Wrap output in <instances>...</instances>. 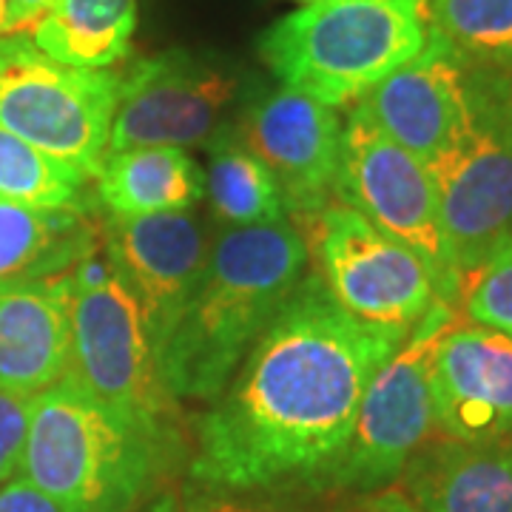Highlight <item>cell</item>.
<instances>
[{"label": "cell", "instance_id": "d6986e66", "mask_svg": "<svg viewBox=\"0 0 512 512\" xmlns=\"http://www.w3.org/2000/svg\"><path fill=\"white\" fill-rule=\"evenodd\" d=\"M100 245L89 211L0 200V282L72 274Z\"/></svg>", "mask_w": 512, "mask_h": 512}, {"label": "cell", "instance_id": "52a82bcc", "mask_svg": "<svg viewBox=\"0 0 512 512\" xmlns=\"http://www.w3.org/2000/svg\"><path fill=\"white\" fill-rule=\"evenodd\" d=\"M120 74L74 69L29 32L0 37V128L94 183L109 154Z\"/></svg>", "mask_w": 512, "mask_h": 512}, {"label": "cell", "instance_id": "cb8c5ba5", "mask_svg": "<svg viewBox=\"0 0 512 512\" xmlns=\"http://www.w3.org/2000/svg\"><path fill=\"white\" fill-rule=\"evenodd\" d=\"M464 316L476 325L498 330L512 339V242L461 285Z\"/></svg>", "mask_w": 512, "mask_h": 512}, {"label": "cell", "instance_id": "f546056e", "mask_svg": "<svg viewBox=\"0 0 512 512\" xmlns=\"http://www.w3.org/2000/svg\"><path fill=\"white\" fill-rule=\"evenodd\" d=\"M6 9H9V0H0V37H3V23H6Z\"/></svg>", "mask_w": 512, "mask_h": 512}, {"label": "cell", "instance_id": "5b68a950", "mask_svg": "<svg viewBox=\"0 0 512 512\" xmlns=\"http://www.w3.org/2000/svg\"><path fill=\"white\" fill-rule=\"evenodd\" d=\"M461 285L512 242V77L470 66L467 117L427 165Z\"/></svg>", "mask_w": 512, "mask_h": 512}, {"label": "cell", "instance_id": "4dcf8cb0", "mask_svg": "<svg viewBox=\"0 0 512 512\" xmlns=\"http://www.w3.org/2000/svg\"><path fill=\"white\" fill-rule=\"evenodd\" d=\"M151 512H177V510H174V501H163V504H157Z\"/></svg>", "mask_w": 512, "mask_h": 512}, {"label": "cell", "instance_id": "e0dca14e", "mask_svg": "<svg viewBox=\"0 0 512 512\" xmlns=\"http://www.w3.org/2000/svg\"><path fill=\"white\" fill-rule=\"evenodd\" d=\"M402 481L416 512H512V436L484 444L427 439Z\"/></svg>", "mask_w": 512, "mask_h": 512}, {"label": "cell", "instance_id": "2e32d148", "mask_svg": "<svg viewBox=\"0 0 512 512\" xmlns=\"http://www.w3.org/2000/svg\"><path fill=\"white\" fill-rule=\"evenodd\" d=\"M72 274L0 282V387L35 396L69 367Z\"/></svg>", "mask_w": 512, "mask_h": 512}, {"label": "cell", "instance_id": "ac0fdd59", "mask_svg": "<svg viewBox=\"0 0 512 512\" xmlns=\"http://www.w3.org/2000/svg\"><path fill=\"white\" fill-rule=\"evenodd\" d=\"M94 191L109 217L174 214L205 197V174L183 148H128L106 154Z\"/></svg>", "mask_w": 512, "mask_h": 512}, {"label": "cell", "instance_id": "4316f807", "mask_svg": "<svg viewBox=\"0 0 512 512\" xmlns=\"http://www.w3.org/2000/svg\"><path fill=\"white\" fill-rule=\"evenodd\" d=\"M49 3H52V0H9L6 23H3V35L29 32L37 20H40V15L49 9Z\"/></svg>", "mask_w": 512, "mask_h": 512}, {"label": "cell", "instance_id": "44dd1931", "mask_svg": "<svg viewBox=\"0 0 512 512\" xmlns=\"http://www.w3.org/2000/svg\"><path fill=\"white\" fill-rule=\"evenodd\" d=\"M205 197L225 228H251L288 220V208L271 171L237 137L231 123H222L208 137Z\"/></svg>", "mask_w": 512, "mask_h": 512}, {"label": "cell", "instance_id": "8992f818", "mask_svg": "<svg viewBox=\"0 0 512 512\" xmlns=\"http://www.w3.org/2000/svg\"><path fill=\"white\" fill-rule=\"evenodd\" d=\"M66 376L117 416L171 441L174 399L160 382L143 313L103 251L72 271Z\"/></svg>", "mask_w": 512, "mask_h": 512}, {"label": "cell", "instance_id": "3957f363", "mask_svg": "<svg viewBox=\"0 0 512 512\" xmlns=\"http://www.w3.org/2000/svg\"><path fill=\"white\" fill-rule=\"evenodd\" d=\"M165 453L168 441L63 376L32 396L18 476L63 512H134Z\"/></svg>", "mask_w": 512, "mask_h": 512}, {"label": "cell", "instance_id": "484cf974", "mask_svg": "<svg viewBox=\"0 0 512 512\" xmlns=\"http://www.w3.org/2000/svg\"><path fill=\"white\" fill-rule=\"evenodd\" d=\"M0 512H63L52 498L37 493L23 478L0 484Z\"/></svg>", "mask_w": 512, "mask_h": 512}, {"label": "cell", "instance_id": "277c9868", "mask_svg": "<svg viewBox=\"0 0 512 512\" xmlns=\"http://www.w3.org/2000/svg\"><path fill=\"white\" fill-rule=\"evenodd\" d=\"M430 0H311L259 37L276 80L330 109L353 106L427 43Z\"/></svg>", "mask_w": 512, "mask_h": 512}, {"label": "cell", "instance_id": "4fadbf2b", "mask_svg": "<svg viewBox=\"0 0 512 512\" xmlns=\"http://www.w3.org/2000/svg\"><path fill=\"white\" fill-rule=\"evenodd\" d=\"M100 242V251L143 313L157 359L205 271L211 245L200 220L191 211L106 217Z\"/></svg>", "mask_w": 512, "mask_h": 512}, {"label": "cell", "instance_id": "6da1fadb", "mask_svg": "<svg viewBox=\"0 0 512 512\" xmlns=\"http://www.w3.org/2000/svg\"><path fill=\"white\" fill-rule=\"evenodd\" d=\"M407 333L350 316L316 276H302L200 419L191 476L214 490L316 487Z\"/></svg>", "mask_w": 512, "mask_h": 512}, {"label": "cell", "instance_id": "1f68e13d", "mask_svg": "<svg viewBox=\"0 0 512 512\" xmlns=\"http://www.w3.org/2000/svg\"><path fill=\"white\" fill-rule=\"evenodd\" d=\"M299 3H311V0H299Z\"/></svg>", "mask_w": 512, "mask_h": 512}, {"label": "cell", "instance_id": "5bb4252c", "mask_svg": "<svg viewBox=\"0 0 512 512\" xmlns=\"http://www.w3.org/2000/svg\"><path fill=\"white\" fill-rule=\"evenodd\" d=\"M433 433L484 444L512 436V339L456 319L430 356Z\"/></svg>", "mask_w": 512, "mask_h": 512}, {"label": "cell", "instance_id": "7a4b0ae2", "mask_svg": "<svg viewBox=\"0 0 512 512\" xmlns=\"http://www.w3.org/2000/svg\"><path fill=\"white\" fill-rule=\"evenodd\" d=\"M308 251L291 220L222 228L183 319L157 356L174 402H214L302 282Z\"/></svg>", "mask_w": 512, "mask_h": 512}, {"label": "cell", "instance_id": "8fae6325", "mask_svg": "<svg viewBox=\"0 0 512 512\" xmlns=\"http://www.w3.org/2000/svg\"><path fill=\"white\" fill-rule=\"evenodd\" d=\"M237 94L234 66L214 55L168 49L140 57L120 74L109 154L202 146L222 126V114Z\"/></svg>", "mask_w": 512, "mask_h": 512}, {"label": "cell", "instance_id": "9a60e30c", "mask_svg": "<svg viewBox=\"0 0 512 512\" xmlns=\"http://www.w3.org/2000/svg\"><path fill=\"white\" fill-rule=\"evenodd\" d=\"M467 86L470 63L430 29L419 55L387 74L353 106L393 143L430 165L453 143L467 117Z\"/></svg>", "mask_w": 512, "mask_h": 512}, {"label": "cell", "instance_id": "d4e9b609", "mask_svg": "<svg viewBox=\"0 0 512 512\" xmlns=\"http://www.w3.org/2000/svg\"><path fill=\"white\" fill-rule=\"evenodd\" d=\"M32 396H20L0 387V484L12 481L20 473V456L29 427Z\"/></svg>", "mask_w": 512, "mask_h": 512}, {"label": "cell", "instance_id": "7c38bea8", "mask_svg": "<svg viewBox=\"0 0 512 512\" xmlns=\"http://www.w3.org/2000/svg\"><path fill=\"white\" fill-rule=\"evenodd\" d=\"M231 126L271 171L288 217L313 214L333 202L342 148L339 109L279 83L248 94Z\"/></svg>", "mask_w": 512, "mask_h": 512}, {"label": "cell", "instance_id": "ffe728a7", "mask_svg": "<svg viewBox=\"0 0 512 512\" xmlns=\"http://www.w3.org/2000/svg\"><path fill=\"white\" fill-rule=\"evenodd\" d=\"M137 29V0H52L29 35L74 69H111L126 60Z\"/></svg>", "mask_w": 512, "mask_h": 512}, {"label": "cell", "instance_id": "9c48e42d", "mask_svg": "<svg viewBox=\"0 0 512 512\" xmlns=\"http://www.w3.org/2000/svg\"><path fill=\"white\" fill-rule=\"evenodd\" d=\"M333 200L416 251L436 276L441 302L458 308L461 279L444 237L433 174L419 157L393 143L359 106H353L342 123Z\"/></svg>", "mask_w": 512, "mask_h": 512}, {"label": "cell", "instance_id": "f1b7e54d", "mask_svg": "<svg viewBox=\"0 0 512 512\" xmlns=\"http://www.w3.org/2000/svg\"><path fill=\"white\" fill-rule=\"evenodd\" d=\"M185 512H254L242 504H234V501H202V504H194Z\"/></svg>", "mask_w": 512, "mask_h": 512}, {"label": "cell", "instance_id": "83f0119b", "mask_svg": "<svg viewBox=\"0 0 512 512\" xmlns=\"http://www.w3.org/2000/svg\"><path fill=\"white\" fill-rule=\"evenodd\" d=\"M362 512H416L413 510V504L404 498V493L399 490H382V493H376V498L367 504Z\"/></svg>", "mask_w": 512, "mask_h": 512}, {"label": "cell", "instance_id": "603a6c76", "mask_svg": "<svg viewBox=\"0 0 512 512\" xmlns=\"http://www.w3.org/2000/svg\"><path fill=\"white\" fill-rule=\"evenodd\" d=\"M89 177L0 128V200L89 211Z\"/></svg>", "mask_w": 512, "mask_h": 512}, {"label": "cell", "instance_id": "ba28073f", "mask_svg": "<svg viewBox=\"0 0 512 512\" xmlns=\"http://www.w3.org/2000/svg\"><path fill=\"white\" fill-rule=\"evenodd\" d=\"M458 316V308L439 299L410 328L365 390L342 453L316 481L319 490L382 493L402 478L410 458L433 436L430 356Z\"/></svg>", "mask_w": 512, "mask_h": 512}, {"label": "cell", "instance_id": "30bf717a", "mask_svg": "<svg viewBox=\"0 0 512 512\" xmlns=\"http://www.w3.org/2000/svg\"><path fill=\"white\" fill-rule=\"evenodd\" d=\"M325 291L356 319L410 330L433 302L436 276L416 251L339 202L293 217Z\"/></svg>", "mask_w": 512, "mask_h": 512}, {"label": "cell", "instance_id": "7402d4cb", "mask_svg": "<svg viewBox=\"0 0 512 512\" xmlns=\"http://www.w3.org/2000/svg\"><path fill=\"white\" fill-rule=\"evenodd\" d=\"M427 20L470 66L512 74V0H430Z\"/></svg>", "mask_w": 512, "mask_h": 512}]
</instances>
